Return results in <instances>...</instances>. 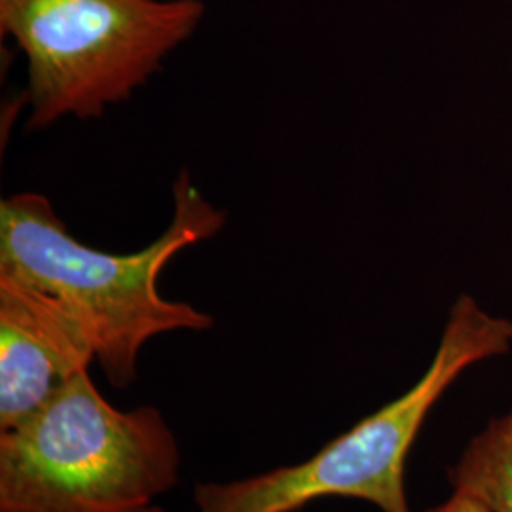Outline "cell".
<instances>
[{
  "instance_id": "6da1fadb",
  "label": "cell",
  "mask_w": 512,
  "mask_h": 512,
  "mask_svg": "<svg viewBox=\"0 0 512 512\" xmlns=\"http://www.w3.org/2000/svg\"><path fill=\"white\" fill-rule=\"evenodd\" d=\"M226 224L188 171L173 183V217L164 232L135 253H107L78 241L54 203L38 192L0 202V275H10L65 302L92 330L95 361L114 389L137 380L150 340L171 332H205L213 317L188 302L167 300L160 275L173 256Z\"/></svg>"
},
{
  "instance_id": "7a4b0ae2",
  "label": "cell",
  "mask_w": 512,
  "mask_h": 512,
  "mask_svg": "<svg viewBox=\"0 0 512 512\" xmlns=\"http://www.w3.org/2000/svg\"><path fill=\"white\" fill-rule=\"evenodd\" d=\"M181 446L160 408L122 410L78 374L0 433V512H133L181 480Z\"/></svg>"
},
{
  "instance_id": "3957f363",
  "label": "cell",
  "mask_w": 512,
  "mask_h": 512,
  "mask_svg": "<svg viewBox=\"0 0 512 512\" xmlns=\"http://www.w3.org/2000/svg\"><path fill=\"white\" fill-rule=\"evenodd\" d=\"M512 349V321L461 294L439 348L420 380L395 401L357 421L311 458L230 482L194 488L198 512H298L327 497L366 501L382 512H412L406 459L442 395L471 366Z\"/></svg>"
},
{
  "instance_id": "277c9868",
  "label": "cell",
  "mask_w": 512,
  "mask_h": 512,
  "mask_svg": "<svg viewBox=\"0 0 512 512\" xmlns=\"http://www.w3.org/2000/svg\"><path fill=\"white\" fill-rule=\"evenodd\" d=\"M203 0H0V33L27 63L29 131L101 118L198 31Z\"/></svg>"
},
{
  "instance_id": "5b68a950",
  "label": "cell",
  "mask_w": 512,
  "mask_h": 512,
  "mask_svg": "<svg viewBox=\"0 0 512 512\" xmlns=\"http://www.w3.org/2000/svg\"><path fill=\"white\" fill-rule=\"evenodd\" d=\"M93 361L92 330L65 302L0 275V433L31 418Z\"/></svg>"
},
{
  "instance_id": "8992f818",
  "label": "cell",
  "mask_w": 512,
  "mask_h": 512,
  "mask_svg": "<svg viewBox=\"0 0 512 512\" xmlns=\"http://www.w3.org/2000/svg\"><path fill=\"white\" fill-rule=\"evenodd\" d=\"M452 492L473 497L492 512H512V408L469 440L448 469Z\"/></svg>"
},
{
  "instance_id": "52a82bcc",
  "label": "cell",
  "mask_w": 512,
  "mask_h": 512,
  "mask_svg": "<svg viewBox=\"0 0 512 512\" xmlns=\"http://www.w3.org/2000/svg\"><path fill=\"white\" fill-rule=\"evenodd\" d=\"M427 512H492L488 507H484L480 501H476L473 497H467V495L456 494L452 492V495L440 503L439 507L435 509H429Z\"/></svg>"
},
{
  "instance_id": "ba28073f",
  "label": "cell",
  "mask_w": 512,
  "mask_h": 512,
  "mask_svg": "<svg viewBox=\"0 0 512 512\" xmlns=\"http://www.w3.org/2000/svg\"><path fill=\"white\" fill-rule=\"evenodd\" d=\"M133 512H165L162 507H158V505H148V507H145V509H139V511H133Z\"/></svg>"
}]
</instances>
